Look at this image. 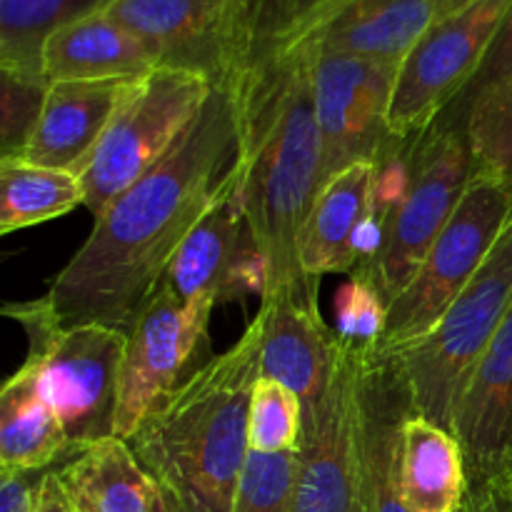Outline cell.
<instances>
[{
    "instance_id": "obj_1",
    "label": "cell",
    "mask_w": 512,
    "mask_h": 512,
    "mask_svg": "<svg viewBox=\"0 0 512 512\" xmlns=\"http://www.w3.org/2000/svg\"><path fill=\"white\" fill-rule=\"evenodd\" d=\"M243 173L238 100L218 83L175 148L95 218L88 240L55 275L48 300L60 328L98 323L128 333L165 285L190 230Z\"/></svg>"
},
{
    "instance_id": "obj_2",
    "label": "cell",
    "mask_w": 512,
    "mask_h": 512,
    "mask_svg": "<svg viewBox=\"0 0 512 512\" xmlns=\"http://www.w3.org/2000/svg\"><path fill=\"white\" fill-rule=\"evenodd\" d=\"M238 100L243 173L238 193L268 265L263 295L293 290L318 300V280L298 260V230L323 185V140L308 58L260 45L230 78Z\"/></svg>"
},
{
    "instance_id": "obj_3",
    "label": "cell",
    "mask_w": 512,
    "mask_h": 512,
    "mask_svg": "<svg viewBox=\"0 0 512 512\" xmlns=\"http://www.w3.org/2000/svg\"><path fill=\"white\" fill-rule=\"evenodd\" d=\"M260 375V328L250 320L225 353L205 360L125 440L178 512L233 510Z\"/></svg>"
},
{
    "instance_id": "obj_4",
    "label": "cell",
    "mask_w": 512,
    "mask_h": 512,
    "mask_svg": "<svg viewBox=\"0 0 512 512\" xmlns=\"http://www.w3.org/2000/svg\"><path fill=\"white\" fill-rule=\"evenodd\" d=\"M3 313L28 335V363L63 425L70 458L115 438L128 333L98 323L60 328L45 298L10 303Z\"/></svg>"
},
{
    "instance_id": "obj_5",
    "label": "cell",
    "mask_w": 512,
    "mask_h": 512,
    "mask_svg": "<svg viewBox=\"0 0 512 512\" xmlns=\"http://www.w3.org/2000/svg\"><path fill=\"white\" fill-rule=\"evenodd\" d=\"M512 305V220L498 245L438 323L388 355L403 378L415 413L453 430L465 383L498 335Z\"/></svg>"
},
{
    "instance_id": "obj_6",
    "label": "cell",
    "mask_w": 512,
    "mask_h": 512,
    "mask_svg": "<svg viewBox=\"0 0 512 512\" xmlns=\"http://www.w3.org/2000/svg\"><path fill=\"white\" fill-rule=\"evenodd\" d=\"M512 220V180L475 170L453 218L410 283L393 298L378 353H393L423 338L465 285L478 275Z\"/></svg>"
},
{
    "instance_id": "obj_7",
    "label": "cell",
    "mask_w": 512,
    "mask_h": 512,
    "mask_svg": "<svg viewBox=\"0 0 512 512\" xmlns=\"http://www.w3.org/2000/svg\"><path fill=\"white\" fill-rule=\"evenodd\" d=\"M213 88L215 83L205 75L165 65L140 80L138 90L78 170L85 208L95 218L175 148Z\"/></svg>"
},
{
    "instance_id": "obj_8",
    "label": "cell",
    "mask_w": 512,
    "mask_h": 512,
    "mask_svg": "<svg viewBox=\"0 0 512 512\" xmlns=\"http://www.w3.org/2000/svg\"><path fill=\"white\" fill-rule=\"evenodd\" d=\"M103 10L133 30L158 65L215 85L253 58L268 30L265 0H113Z\"/></svg>"
},
{
    "instance_id": "obj_9",
    "label": "cell",
    "mask_w": 512,
    "mask_h": 512,
    "mask_svg": "<svg viewBox=\"0 0 512 512\" xmlns=\"http://www.w3.org/2000/svg\"><path fill=\"white\" fill-rule=\"evenodd\" d=\"M475 173L465 128L435 120L415 135L413 175L405 198L390 215L385 245L368 265L388 303L410 283L428 250L453 218Z\"/></svg>"
},
{
    "instance_id": "obj_10",
    "label": "cell",
    "mask_w": 512,
    "mask_h": 512,
    "mask_svg": "<svg viewBox=\"0 0 512 512\" xmlns=\"http://www.w3.org/2000/svg\"><path fill=\"white\" fill-rule=\"evenodd\" d=\"M512 0H475L440 18L400 63L388 130L415 138L428 130L478 73Z\"/></svg>"
},
{
    "instance_id": "obj_11",
    "label": "cell",
    "mask_w": 512,
    "mask_h": 512,
    "mask_svg": "<svg viewBox=\"0 0 512 512\" xmlns=\"http://www.w3.org/2000/svg\"><path fill=\"white\" fill-rule=\"evenodd\" d=\"M363 358L340 345L323 403L303 415L295 512H363Z\"/></svg>"
},
{
    "instance_id": "obj_12",
    "label": "cell",
    "mask_w": 512,
    "mask_h": 512,
    "mask_svg": "<svg viewBox=\"0 0 512 512\" xmlns=\"http://www.w3.org/2000/svg\"><path fill=\"white\" fill-rule=\"evenodd\" d=\"M295 50L308 58L315 115L323 140V183L350 165L373 163L393 140L388 115L400 65L310 48Z\"/></svg>"
},
{
    "instance_id": "obj_13",
    "label": "cell",
    "mask_w": 512,
    "mask_h": 512,
    "mask_svg": "<svg viewBox=\"0 0 512 512\" xmlns=\"http://www.w3.org/2000/svg\"><path fill=\"white\" fill-rule=\"evenodd\" d=\"M210 315V305L180 303L165 285L150 300L125 340L115 438L130 440L145 418L193 375L188 368H200L195 360L200 350L208 353Z\"/></svg>"
},
{
    "instance_id": "obj_14",
    "label": "cell",
    "mask_w": 512,
    "mask_h": 512,
    "mask_svg": "<svg viewBox=\"0 0 512 512\" xmlns=\"http://www.w3.org/2000/svg\"><path fill=\"white\" fill-rule=\"evenodd\" d=\"M165 288L185 305L243 300L268 288V265L255 243L238 188L220 198L190 230L165 270Z\"/></svg>"
},
{
    "instance_id": "obj_15",
    "label": "cell",
    "mask_w": 512,
    "mask_h": 512,
    "mask_svg": "<svg viewBox=\"0 0 512 512\" xmlns=\"http://www.w3.org/2000/svg\"><path fill=\"white\" fill-rule=\"evenodd\" d=\"M435 20V0H330L295 33L263 45L400 65Z\"/></svg>"
},
{
    "instance_id": "obj_16",
    "label": "cell",
    "mask_w": 512,
    "mask_h": 512,
    "mask_svg": "<svg viewBox=\"0 0 512 512\" xmlns=\"http://www.w3.org/2000/svg\"><path fill=\"white\" fill-rule=\"evenodd\" d=\"M253 320L260 328V373L288 385L303 403V415L313 413L333 383L340 353L318 300L293 290L268 293Z\"/></svg>"
},
{
    "instance_id": "obj_17",
    "label": "cell",
    "mask_w": 512,
    "mask_h": 512,
    "mask_svg": "<svg viewBox=\"0 0 512 512\" xmlns=\"http://www.w3.org/2000/svg\"><path fill=\"white\" fill-rule=\"evenodd\" d=\"M143 78L50 83L38 125L13 158L78 175Z\"/></svg>"
},
{
    "instance_id": "obj_18",
    "label": "cell",
    "mask_w": 512,
    "mask_h": 512,
    "mask_svg": "<svg viewBox=\"0 0 512 512\" xmlns=\"http://www.w3.org/2000/svg\"><path fill=\"white\" fill-rule=\"evenodd\" d=\"M453 433L468 463L470 488L490 483L512 463V305L498 335L465 383Z\"/></svg>"
},
{
    "instance_id": "obj_19",
    "label": "cell",
    "mask_w": 512,
    "mask_h": 512,
    "mask_svg": "<svg viewBox=\"0 0 512 512\" xmlns=\"http://www.w3.org/2000/svg\"><path fill=\"white\" fill-rule=\"evenodd\" d=\"M400 503L408 512H463L470 478L453 430L410 410L398 430L395 463Z\"/></svg>"
},
{
    "instance_id": "obj_20",
    "label": "cell",
    "mask_w": 512,
    "mask_h": 512,
    "mask_svg": "<svg viewBox=\"0 0 512 512\" xmlns=\"http://www.w3.org/2000/svg\"><path fill=\"white\" fill-rule=\"evenodd\" d=\"M413 410L403 378L383 353L363 358V512H408L400 503L395 463L398 430Z\"/></svg>"
},
{
    "instance_id": "obj_21",
    "label": "cell",
    "mask_w": 512,
    "mask_h": 512,
    "mask_svg": "<svg viewBox=\"0 0 512 512\" xmlns=\"http://www.w3.org/2000/svg\"><path fill=\"white\" fill-rule=\"evenodd\" d=\"M75 512H178L130 445L108 438L55 470Z\"/></svg>"
},
{
    "instance_id": "obj_22",
    "label": "cell",
    "mask_w": 512,
    "mask_h": 512,
    "mask_svg": "<svg viewBox=\"0 0 512 512\" xmlns=\"http://www.w3.org/2000/svg\"><path fill=\"white\" fill-rule=\"evenodd\" d=\"M373 163H355L320 185L298 230V260L308 278L353 273V240L370 208Z\"/></svg>"
},
{
    "instance_id": "obj_23",
    "label": "cell",
    "mask_w": 512,
    "mask_h": 512,
    "mask_svg": "<svg viewBox=\"0 0 512 512\" xmlns=\"http://www.w3.org/2000/svg\"><path fill=\"white\" fill-rule=\"evenodd\" d=\"M155 68L158 60L148 45L105 10L60 28L43 53L48 83L143 78Z\"/></svg>"
},
{
    "instance_id": "obj_24",
    "label": "cell",
    "mask_w": 512,
    "mask_h": 512,
    "mask_svg": "<svg viewBox=\"0 0 512 512\" xmlns=\"http://www.w3.org/2000/svg\"><path fill=\"white\" fill-rule=\"evenodd\" d=\"M65 455L70 445L63 425L38 370L25 360L0 390V470L38 473Z\"/></svg>"
},
{
    "instance_id": "obj_25",
    "label": "cell",
    "mask_w": 512,
    "mask_h": 512,
    "mask_svg": "<svg viewBox=\"0 0 512 512\" xmlns=\"http://www.w3.org/2000/svg\"><path fill=\"white\" fill-rule=\"evenodd\" d=\"M103 5L105 0H0V73L45 80L48 40Z\"/></svg>"
},
{
    "instance_id": "obj_26",
    "label": "cell",
    "mask_w": 512,
    "mask_h": 512,
    "mask_svg": "<svg viewBox=\"0 0 512 512\" xmlns=\"http://www.w3.org/2000/svg\"><path fill=\"white\" fill-rule=\"evenodd\" d=\"M85 205L83 180L73 170L45 168L23 158H0V233L33 228Z\"/></svg>"
},
{
    "instance_id": "obj_27",
    "label": "cell",
    "mask_w": 512,
    "mask_h": 512,
    "mask_svg": "<svg viewBox=\"0 0 512 512\" xmlns=\"http://www.w3.org/2000/svg\"><path fill=\"white\" fill-rule=\"evenodd\" d=\"M390 303L373 270L358 265L335 293V338L355 353H378L388 330Z\"/></svg>"
},
{
    "instance_id": "obj_28",
    "label": "cell",
    "mask_w": 512,
    "mask_h": 512,
    "mask_svg": "<svg viewBox=\"0 0 512 512\" xmlns=\"http://www.w3.org/2000/svg\"><path fill=\"white\" fill-rule=\"evenodd\" d=\"M248 443L258 453H298L303 443V403L280 380L260 375L248 413Z\"/></svg>"
},
{
    "instance_id": "obj_29",
    "label": "cell",
    "mask_w": 512,
    "mask_h": 512,
    "mask_svg": "<svg viewBox=\"0 0 512 512\" xmlns=\"http://www.w3.org/2000/svg\"><path fill=\"white\" fill-rule=\"evenodd\" d=\"M463 128L475 170L512 180V78L470 105Z\"/></svg>"
},
{
    "instance_id": "obj_30",
    "label": "cell",
    "mask_w": 512,
    "mask_h": 512,
    "mask_svg": "<svg viewBox=\"0 0 512 512\" xmlns=\"http://www.w3.org/2000/svg\"><path fill=\"white\" fill-rule=\"evenodd\" d=\"M298 453L250 450L230 512H295Z\"/></svg>"
},
{
    "instance_id": "obj_31",
    "label": "cell",
    "mask_w": 512,
    "mask_h": 512,
    "mask_svg": "<svg viewBox=\"0 0 512 512\" xmlns=\"http://www.w3.org/2000/svg\"><path fill=\"white\" fill-rule=\"evenodd\" d=\"M3 78V118H0V138H3V153L0 158L20 155L25 143L33 135L43 113L45 95H48V80H28L15 75L0 73Z\"/></svg>"
},
{
    "instance_id": "obj_32",
    "label": "cell",
    "mask_w": 512,
    "mask_h": 512,
    "mask_svg": "<svg viewBox=\"0 0 512 512\" xmlns=\"http://www.w3.org/2000/svg\"><path fill=\"white\" fill-rule=\"evenodd\" d=\"M508 78H512V5L508 8V13H505L498 33H495L493 43H490L478 73L473 75L468 88L455 98V103L450 105L438 120L445 125H458V128H463L470 105H473L480 95L498 88V85L505 83Z\"/></svg>"
},
{
    "instance_id": "obj_33",
    "label": "cell",
    "mask_w": 512,
    "mask_h": 512,
    "mask_svg": "<svg viewBox=\"0 0 512 512\" xmlns=\"http://www.w3.org/2000/svg\"><path fill=\"white\" fill-rule=\"evenodd\" d=\"M330 0H273V10H270L268 33H265L263 43L278 40L283 35L295 33L300 25L308 23L318 10H323ZM260 43V45H263Z\"/></svg>"
},
{
    "instance_id": "obj_34",
    "label": "cell",
    "mask_w": 512,
    "mask_h": 512,
    "mask_svg": "<svg viewBox=\"0 0 512 512\" xmlns=\"http://www.w3.org/2000/svg\"><path fill=\"white\" fill-rule=\"evenodd\" d=\"M28 475L0 470V512H35L40 480L33 483Z\"/></svg>"
},
{
    "instance_id": "obj_35",
    "label": "cell",
    "mask_w": 512,
    "mask_h": 512,
    "mask_svg": "<svg viewBox=\"0 0 512 512\" xmlns=\"http://www.w3.org/2000/svg\"><path fill=\"white\" fill-rule=\"evenodd\" d=\"M468 512H512V495L503 478L470 488Z\"/></svg>"
},
{
    "instance_id": "obj_36",
    "label": "cell",
    "mask_w": 512,
    "mask_h": 512,
    "mask_svg": "<svg viewBox=\"0 0 512 512\" xmlns=\"http://www.w3.org/2000/svg\"><path fill=\"white\" fill-rule=\"evenodd\" d=\"M35 512H75L63 483H60L58 473H45L43 478H40Z\"/></svg>"
},
{
    "instance_id": "obj_37",
    "label": "cell",
    "mask_w": 512,
    "mask_h": 512,
    "mask_svg": "<svg viewBox=\"0 0 512 512\" xmlns=\"http://www.w3.org/2000/svg\"><path fill=\"white\" fill-rule=\"evenodd\" d=\"M470 3H475V0H435V13H438V20L448 18V15L468 8Z\"/></svg>"
},
{
    "instance_id": "obj_38",
    "label": "cell",
    "mask_w": 512,
    "mask_h": 512,
    "mask_svg": "<svg viewBox=\"0 0 512 512\" xmlns=\"http://www.w3.org/2000/svg\"><path fill=\"white\" fill-rule=\"evenodd\" d=\"M498 478L505 480V485H508V490H510V495H512V463H510V468L505 470L503 475H498Z\"/></svg>"
},
{
    "instance_id": "obj_39",
    "label": "cell",
    "mask_w": 512,
    "mask_h": 512,
    "mask_svg": "<svg viewBox=\"0 0 512 512\" xmlns=\"http://www.w3.org/2000/svg\"><path fill=\"white\" fill-rule=\"evenodd\" d=\"M110 3H113V0H105V5H103V8H108V5H110Z\"/></svg>"
},
{
    "instance_id": "obj_40",
    "label": "cell",
    "mask_w": 512,
    "mask_h": 512,
    "mask_svg": "<svg viewBox=\"0 0 512 512\" xmlns=\"http://www.w3.org/2000/svg\"><path fill=\"white\" fill-rule=\"evenodd\" d=\"M463 512H468V508H465V510H463Z\"/></svg>"
}]
</instances>
